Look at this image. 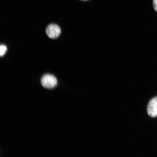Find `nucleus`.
I'll list each match as a JSON object with an SVG mask.
<instances>
[{
  "mask_svg": "<svg viewBox=\"0 0 157 157\" xmlns=\"http://www.w3.org/2000/svg\"><path fill=\"white\" fill-rule=\"evenodd\" d=\"M41 83L42 85L47 89H52L57 85V79L53 75L47 74L44 75L42 77Z\"/></svg>",
  "mask_w": 157,
  "mask_h": 157,
  "instance_id": "obj_1",
  "label": "nucleus"
},
{
  "mask_svg": "<svg viewBox=\"0 0 157 157\" xmlns=\"http://www.w3.org/2000/svg\"><path fill=\"white\" fill-rule=\"evenodd\" d=\"M46 33L48 37L51 39L57 38L61 33L59 26L55 24H51L47 27Z\"/></svg>",
  "mask_w": 157,
  "mask_h": 157,
  "instance_id": "obj_2",
  "label": "nucleus"
},
{
  "mask_svg": "<svg viewBox=\"0 0 157 157\" xmlns=\"http://www.w3.org/2000/svg\"><path fill=\"white\" fill-rule=\"evenodd\" d=\"M147 111L148 115L150 117H157V97L150 101L147 105Z\"/></svg>",
  "mask_w": 157,
  "mask_h": 157,
  "instance_id": "obj_3",
  "label": "nucleus"
},
{
  "mask_svg": "<svg viewBox=\"0 0 157 157\" xmlns=\"http://www.w3.org/2000/svg\"><path fill=\"white\" fill-rule=\"evenodd\" d=\"M7 50L6 46L3 44H2L0 46V55L1 56H3L4 55Z\"/></svg>",
  "mask_w": 157,
  "mask_h": 157,
  "instance_id": "obj_4",
  "label": "nucleus"
},
{
  "mask_svg": "<svg viewBox=\"0 0 157 157\" xmlns=\"http://www.w3.org/2000/svg\"><path fill=\"white\" fill-rule=\"evenodd\" d=\"M153 3L154 8L157 12V0H153Z\"/></svg>",
  "mask_w": 157,
  "mask_h": 157,
  "instance_id": "obj_5",
  "label": "nucleus"
},
{
  "mask_svg": "<svg viewBox=\"0 0 157 157\" xmlns=\"http://www.w3.org/2000/svg\"><path fill=\"white\" fill-rule=\"evenodd\" d=\"M84 0V1H85V0Z\"/></svg>",
  "mask_w": 157,
  "mask_h": 157,
  "instance_id": "obj_6",
  "label": "nucleus"
}]
</instances>
